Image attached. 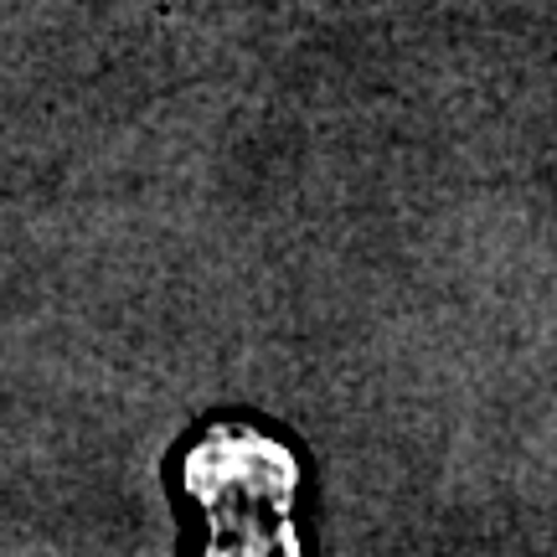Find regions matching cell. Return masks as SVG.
<instances>
[{
  "mask_svg": "<svg viewBox=\"0 0 557 557\" xmlns=\"http://www.w3.org/2000/svg\"><path fill=\"white\" fill-rule=\"evenodd\" d=\"M181 485L218 553H295V455L253 423H212L181 459Z\"/></svg>",
  "mask_w": 557,
  "mask_h": 557,
  "instance_id": "obj_1",
  "label": "cell"
}]
</instances>
